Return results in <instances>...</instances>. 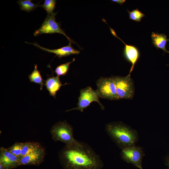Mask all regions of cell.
Wrapping results in <instances>:
<instances>
[{"label": "cell", "instance_id": "cell-15", "mask_svg": "<svg viewBox=\"0 0 169 169\" xmlns=\"http://www.w3.org/2000/svg\"><path fill=\"white\" fill-rule=\"evenodd\" d=\"M42 147L40 144L37 142H24L21 157L30 154Z\"/></svg>", "mask_w": 169, "mask_h": 169}, {"label": "cell", "instance_id": "cell-22", "mask_svg": "<svg viewBox=\"0 0 169 169\" xmlns=\"http://www.w3.org/2000/svg\"><path fill=\"white\" fill-rule=\"evenodd\" d=\"M112 2L117 3L120 5H122L125 2V0H112Z\"/></svg>", "mask_w": 169, "mask_h": 169}, {"label": "cell", "instance_id": "cell-16", "mask_svg": "<svg viewBox=\"0 0 169 169\" xmlns=\"http://www.w3.org/2000/svg\"><path fill=\"white\" fill-rule=\"evenodd\" d=\"M28 78L30 81L31 82H33L40 85V89L42 90V88L45 84L42 77L39 71L37 69V64H35L34 68L32 73L28 75Z\"/></svg>", "mask_w": 169, "mask_h": 169}, {"label": "cell", "instance_id": "cell-11", "mask_svg": "<svg viewBox=\"0 0 169 169\" xmlns=\"http://www.w3.org/2000/svg\"><path fill=\"white\" fill-rule=\"evenodd\" d=\"M45 155V150L42 147L30 154L20 157L19 166L39 165L43 161Z\"/></svg>", "mask_w": 169, "mask_h": 169}, {"label": "cell", "instance_id": "cell-3", "mask_svg": "<svg viewBox=\"0 0 169 169\" xmlns=\"http://www.w3.org/2000/svg\"><path fill=\"white\" fill-rule=\"evenodd\" d=\"M50 132L54 141L62 142L66 146L75 145L79 142L73 136V127L66 120L55 124L51 127Z\"/></svg>", "mask_w": 169, "mask_h": 169}, {"label": "cell", "instance_id": "cell-8", "mask_svg": "<svg viewBox=\"0 0 169 169\" xmlns=\"http://www.w3.org/2000/svg\"><path fill=\"white\" fill-rule=\"evenodd\" d=\"M144 155L142 148L135 145L122 148L120 153L121 158L123 160L131 163L140 169H143L142 161Z\"/></svg>", "mask_w": 169, "mask_h": 169}, {"label": "cell", "instance_id": "cell-10", "mask_svg": "<svg viewBox=\"0 0 169 169\" xmlns=\"http://www.w3.org/2000/svg\"><path fill=\"white\" fill-rule=\"evenodd\" d=\"M19 158L13 155L7 148L0 149V169H12L19 166Z\"/></svg>", "mask_w": 169, "mask_h": 169}, {"label": "cell", "instance_id": "cell-14", "mask_svg": "<svg viewBox=\"0 0 169 169\" xmlns=\"http://www.w3.org/2000/svg\"><path fill=\"white\" fill-rule=\"evenodd\" d=\"M45 85L50 95L55 98L57 92L64 85L62 84L59 77L57 76L47 78L45 81Z\"/></svg>", "mask_w": 169, "mask_h": 169}, {"label": "cell", "instance_id": "cell-9", "mask_svg": "<svg viewBox=\"0 0 169 169\" xmlns=\"http://www.w3.org/2000/svg\"><path fill=\"white\" fill-rule=\"evenodd\" d=\"M110 29L112 34L120 40L125 45L123 49V54L126 60L131 64V67L129 74H131L133 70L135 65L140 57V51L136 46L125 44L121 38L117 36L113 29L110 28Z\"/></svg>", "mask_w": 169, "mask_h": 169}, {"label": "cell", "instance_id": "cell-13", "mask_svg": "<svg viewBox=\"0 0 169 169\" xmlns=\"http://www.w3.org/2000/svg\"><path fill=\"white\" fill-rule=\"evenodd\" d=\"M151 37L152 44L154 47L158 49H159L164 52L169 54V51L166 50V44L169 39L167 38V36L164 33L152 32Z\"/></svg>", "mask_w": 169, "mask_h": 169}, {"label": "cell", "instance_id": "cell-18", "mask_svg": "<svg viewBox=\"0 0 169 169\" xmlns=\"http://www.w3.org/2000/svg\"><path fill=\"white\" fill-rule=\"evenodd\" d=\"M24 142H16L7 149L13 155L20 158L21 157Z\"/></svg>", "mask_w": 169, "mask_h": 169}, {"label": "cell", "instance_id": "cell-23", "mask_svg": "<svg viewBox=\"0 0 169 169\" xmlns=\"http://www.w3.org/2000/svg\"><path fill=\"white\" fill-rule=\"evenodd\" d=\"M165 161L166 165L167 166L168 169H169V155L166 157Z\"/></svg>", "mask_w": 169, "mask_h": 169}, {"label": "cell", "instance_id": "cell-19", "mask_svg": "<svg viewBox=\"0 0 169 169\" xmlns=\"http://www.w3.org/2000/svg\"><path fill=\"white\" fill-rule=\"evenodd\" d=\"M75 60V59L74 58L71 61L58 66L55 70V72L57 76L59 77L61 75H66L68 71L70 64L73 62H74Z\"/></svg>", "mask_w": 169, "mask_h": 169}, {"label": "cell", "instance_id": "cell-6", "mask_svg": "<svg viewBox=\"0 0 169 169\" xmlns=\"http://www.w3.org/2000/svg\"><path fill=\"white\" fill-rule=\"evenodd\" d=\"M100 97L111 100H119L113 77H100L96 82Z\"/></svg>", "mask_w": 169, "mask_h": 169}, {"label": "cell", "instance_id": "cell-1", "mask_svg": "<svg viewBox=\"0 0 169 169\" xmlns=\"http://www.w3.org/2000/svg\"><path fill=\"white\" fill-rule=\"evenodd\" d=\"M58 156L64 169H102L104 166L99 156L89 145L82 142L65 146L59 151Z\"/></svg>", "mask_w": 169, "mask_h": 169}, {"label": "cell", "instance_id": "cell-12", "mask_svg": "<svg viewBox=\"0 0 169 169\" xmlns=\"http://www.w3.org/2000/svg\"><path fill=\"white\" fill-rule=\"evenodd\" d=\"M25 43L33 44L43 51L50 53H54L59 58L72 54H78L79 53V51L75 49L72 47L71 45V43L69 42V44L67 46L59 49H50L43 47L37 43H31L27 42Z\"/></svg>", "mask_w": 169, "mask_h": 169}, {"label": "cell", "instance_id": "cell-21", "mask_svg": "<svg viewBox=\"0 0 169 169\" xmlns=\"http://www.w3.org/2000/svg\"><path fill=\"white\" fill-rule=\"evenodd\" d=\"M56 2V0H45L44 4L39 6L44 8L49 15L53 13Z\"/></svg>", "mask_w": 169, "mask_h": 169}, {"label": "cell", "instance_id": "cell-2", "mask_svg": "<svg viewBox=\"0 0 169 169\" xmlns=\"http://www.w3.org/2000/svg\"><path fill=\"white\" fill-rule=\"evenodd\" d=\"M105 130L112 140L120 148L135 145L138 136L136 130L120 122L107 124Z\"/></svg>", "mask_w": 169, "mask_h": 169}, {"label": "cell", "instance_id": "cell-5", "mask_svg": "<svg viewBox=\"0 0 169 169\" xmlns=\"http://www.w3.org/2000/svg\"><path fill=\"white\" fill-rule=\"evenodd\" d=\"M100 97L97 90H94L90 86L82 89L80 91V95L77 104V106L74 108L67 110L66 111L76 110L82 112L84 109L90 106L92 102L94 101L97 102L101 109L104 110V106L99 101Z\"/></svg>", "mask_w": 169, "mask_h": 169}, {"label": "cell", "instance_id": "cell-17", "mask_svg": "<svg viewBox=\"0 0 169 169\" xmlns=\"http://www.w3.org/2000/svg\"><path fill=\"white\" fill-rule=\"evenodd\" d=\"M18 3L22 10L28 12L33 10L39 6L38 4L32 3L31 0H20L18 1Z\"/></svg>", "mask_w": 169, "mask_h": 169}, {"label": "cell", "instance_id": "cell-7", "mask_svg": "<svg viewBox=\"0 0 169 169\" xmlns=\"http://www.w3.org/2000/svg\"><path fill=\"white\" fill-rule=\"evenodd\" d=\"M56 13H53L50 15H48L40 27L35 31L34 35L37 36L42 34L58 33L66 37L69 43H75L66 35L64 31L61 28L59 23L56 21Z\"/></svg>", "mask_w": 169, "mask_h": 169}, {"label": "cell", "instance_id": "cell-4", "mask_svg": "<svg viewBox=\"0 0 169 169\" xmlns=\"http://www.w3.org/2000/svg\"><path fill=\"white\" fill-rule=\"evenodd\" d=\"M113 78L119 100L132 99L134 95L135 88L131 74L124 77L117 76Z\"/></svg>", "mask_w": 169, "mask_h": 169}, {"label": "cell", "instance_id": "cell-20", "mask_svg": "<svg viewBox=\"0 0 169 169\" xmlns=\"http://www.w3.org/2000/svg\"><path fill=\"white\" fill-rule=\"evenodd\" d=\"M129 13V18L136 22H140L142 18L145 16V15L136 8L135 9L130 11L127 9Z\"/></svg>", "mask_w": 169, "mask_h": 169}]
</instances>
